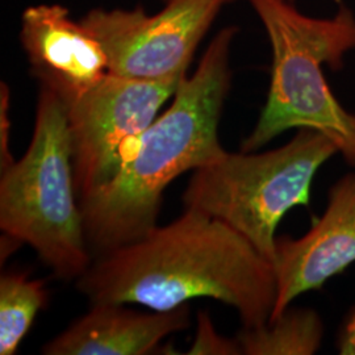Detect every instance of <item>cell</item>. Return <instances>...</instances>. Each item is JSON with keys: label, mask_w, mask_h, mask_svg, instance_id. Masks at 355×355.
<instances>
[{"label": "cell", "mask_w": 355, "mask_h": 355, "mask_svg": "<svg viewBox=\"0 0 355 355\" xmlns=\"http://www.w3.org/2000/svg\"><path fill=\"white\" fill-rule=\"evenodd\" d=\"M76 193L67 107L41 86L29 148L1 173L0 228L31 245L62 279L80 278L91 266Z\"/></svg>", "instance_id": "cell-4"}, {"label": "cell", "mask_w": 355, "mask_h": 355, "mask_svg": "<svg viewBox=\"0 0 355 355\" xmlns=\"http://www.w3.org/2000/svg\"><path fill=\"white\" fill-rule=\"evenodd\" d=\"M336 346L341 355H355V304L343 320Z\"/></svg>", "instance_id": "cell-15"}, {"label": "cell", "mask_w": 355, "mask_h": 355, "mask_svg": "<svg viewBox=\"0 0 355 355\" xmlns=\"http://www.w3.org/2000/svg\"><path fill=\"white\" fill-rule=\"evenodd\" d=\"M236 35L234 26L216 35L196 71L180 80L168 110L132 142L114 177L80 198L86 237L95 249L105 253L142 237L155 227L166 187L225 153L218 124Z\"/></svg>", "instance_id": "cell-2"}, {"label": "cell", "mask_w": 355, "mask_h": 355, "mask_svg": "<svg viewBox=\"0 0 355 355\" xmlns=\"http://www.w3.org/2000/svg\"><path fill=\"white\" fill-rule=\"evenodd\" d=\"M20 37L41 86L57 94L67 107L110 73L101 41L60 4L28 7Z\"/></svg>", "instance_id": "cell-9"}, {"label": "cell", "mask_w": 355, "mask_h": 355, "mask_svg": "<svg viewBox=\"0 0 355 355\" xmlns=\"http://www.w3.org/2000/svg\"><path fill=\"white\" fill-rule=\"evenodd\" d=\"M187 354L241 355L237 338H225L216 331L212 320L207 312L198 315V325L193 343Z\"/></svg>", "instance_id": "cell-13"}, {"label": "cell", "mask_w": 355, "mask_h": 355, "mask_svg": "<svg viewBox=\"0 0 355 355\" xmlns=\"http://www.w3.org/2000/svg\"><path fill=\"white\" fill-rule=\"evenodd\" d=\"M10 89L6 83L0 87V168L1 173L11 167L15 159L10 152Z\"/></svg>", "instance_id": "cell-14"}, {"label": "cell", "mask_w": 355, "mask_h": 355, "mask_svg": "<svg viewBox=\"0 0 355 355\" xmlns=\"http://www.w3.org/2000/svg\"><path fill=\"white\" fill-rule=\"evenodd\" d=\"M355 263V171L340 178L328 193L324 214L300 239H277L274 270L277 300L270 320L280 316L305 292L321 290L328 280Z\"/></svg>", "instance_id": "cell-8"}, {"label": "cell", "mask_w": 355, "mask_h": 355, "mask_svg": "<svg viewBox=\"0 0 355 355\" xmlns=\"http://www.w3.org/2000/svg\"><path fill=\"white\" fill-rule=\"evenodd\" d=\"M324 333V321L315 309L288 306L263 325L243 327L236 338L245 355H313Z\"/></svg>", "instance_id": "cell-11"}, {"label": "cell", "mask_w": 355, "mask_h": 355, "mask_svg": "<svg viewBox=\"0 0 355 355\" xmlns=\"http://www.w3.org/2000/svg\"><path fill=\"white\" fill-rule=\"evenodd\" d=\"M233 0H166L164 10H92L80 21L101 41L110 73L179 80L220 11Z\"/></svg>", "instance_id": "cell-6"}, {"label": "cell", "mask_w": 355, "mask_h": 355, "mask_svg": "<svg viewBox=\"0 0 355 355\" xmlns=\"http://www.w3.org/2000/svg\"><path fill=\"white\" fill-rule=\"evenodd\" d=\"M92 304L171 311L208 297L234 308L245 328L267 322L277 300L272 263L228 224L186 208L165 227L105 252L78 278Z\"/></svg>", "instance_id": "cell-1"}, {"label": "cell", "mask_w": 355, "mask_h": 355, "mask_svg": "<svg viewBox=\"0 0 355 355\" xmlns=\"http://www.w3.org/2000/svg\"><path fill=\"white\" fill-rule=\"evenodd\" d=\"M190 327L189 308L139 313L123 304H94L85 316L42 347L48 355H145Z\"/></svg>", "instance_id": "cell-10"}, {"label": "cell", "mask_w": 355, "mask_h": 355, "mask_svg": "<svg viewBox=\"0 0 355 355\" xmlns=\"http://www.w3.org/2000/svg\"><path fill=\"white\" fill-rule=\"evenodd\" d=\"M248 1L266 29L272 67L266 103L241 152H255L288 129H312L355 167V114L337 101L322 71V64L341 69L354 49V13L343 6L334 17L315 19L288 0Z\"/></svg>", "instance_id": "cell-3"}, {"label": "cell", "mask_w": 355, "mask_h": 355, "mask_svg": "<svg viewBox=\"0 0 355 355\" xmlns=\"http://www.w3.org/2000/svg\"><path fill=\"white\" fill-rule=\"evenodd\" d=\"M336 154V145L312 129H297L274 150L225 152L195 170L183 203L237 230L274 266L282 218L311 204L318 170Z\"/></svg>", "instance_id": "cell-5"}, {"label": "cell", "mask_w": 355, "mask_h": 355, "mask_svg": "<svg viewBox=\"0 0 355 355\" xmlns=\"http://www.w3.org/2000/svg\"><path fill=\"white\" fill-rule=\"evenodd\" d=\"M42 282L26 274H6L0 279V355H13L46 303Z\"/></svg>", "instance_id": "cell-12"}, {"label": "cell", "mask_w": 355, "mask_h": 355, "mask_svg": "<svg viewBox=\"0 0 355 355\" xmlns=\"http://www.w3.org/2000/svg\"><path fill=\"white\" fill-rule=\"evenodd\" d=\"M182 79L141 80L108 73L66 105L79 199L114 177L124 149L150 127Z\"/></svg>", "instance_id": "cell-7"}, {"label": "cell", "mask_w": 355, "mask_h": 355, "mask_svg": "<svg viewBox=\"0 0 355 355\" xmlns=\"http://www.w3.org/2000/svg\"><path fill=\"white\" fill-rule=\"evenodd\" d=\"M288 1H291V3H292V1H293V0H288Z\"/></svg>", "instance_id": "cell-16"}]
</instances>
